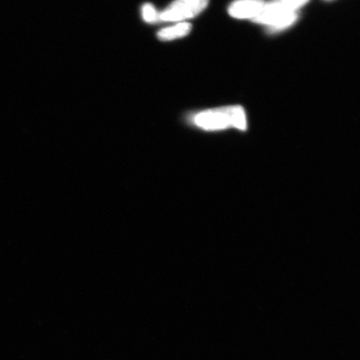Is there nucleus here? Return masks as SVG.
Wrapping results in <instances>:
<instances>
[{"instance_id":"obj_5","label":"nucleus","mask_w":360,"mask_h":360,"mask_svg":"<svg viewBox=\"0 0 360 360\" xmlns=\"http://www.w3.org/2000/svg\"><path fill=\"white\" fill-rule=\"evenodd\" d=\"M192 29V25L190 22H181L174 26L169 27V28H165L159 31L158 33V38L165 41H169V40L183 38L184 36L190 34Z\"/></svg>"},{"instance_id":"obj_2","label":"nucleus","mask_w":360,"mask_h":360,"mask_svg":"<svg viewBox=\"0 0 360 360\" xmlns=\"http://www.w3.org/2000/svg\"><path fill=\"white\" fill-rule=\"evenodd\" d=\"M209 0H174L160 13V21L180 22L199 15L208 6Z\"/></svg>"},{"instance_id":"obj_3","label":"nucleus","mask_w":360,"mask_h":360,"mask_svg":"<svg viewBox=\"0 0 360 360\" xmlns=\"http://www.w3.org/2000/svg\"><path fill=\"white\" fill-rule=\"evenodd\" d=\"M297 17L298 15L295 11L285 12L272 10V8L264 6L263 11L254 20L261 24L269 25L271 26L270 27L271 32H276V31H280L292 25L296 20Z\"/></svg>"},{"instance_id":"obj_7","label":"nucleus","mask_w":360,"mask_h":360,"mask_svg":"<svg viewBox=\"0 0 360 360\" xmlns=\"http://www.w3.org/2000/svg\"><path fill=\"white\" fill-rule=\"evenodd\" d=\"M143 19L147 22H155L160 21V13L151 4H145L142 7Z\"/></svg>"},{"instance_id":"obj_6","label":"nucleus","mask_w":360,"mask_h":360,"mask_svg":"<svg viewBox=\"0 0 360 360\" xmlns=\"http://www.w3.org/2000/svg\"><path fill=\"white\" fill-rule=\"evenodd\" d=\"M307 1L308 0H276L265 6L272 10L292 12L297 7L303 6Z\"/></svg>"},{"instance_id":"obj_4","label":"nucleus","mask_w":360,"mask_h":360,"mask_svg":"<svg viewBox=\"0 0 360 360\" xmlns=\"http://www.w3.org/2000/svg\"><path fill=\"white\" fill-rule=\"evenodd\" d=\"M263 0H238L229 8V15L238 19L257 17L263 11Z\"/></svg>"},{"instance_id":"obj_1","label":"nucleus","mask_w":360,"mask_h":360,"mask_svg":"<svg viewBox=\"0 0 360 360\" xmlns=\"http://www.w3.org/2000/svg\"><path fill=\"white\" fill-rule=\"evenodd\" d=\"M193 122L205 130H219L233 126L242 130L246 129V118L241 107H226L205 110L193 118Z\"/></svg>"}]
</instances>
